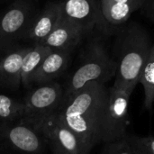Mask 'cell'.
<instances>
[{
    "mask_svg": "<svg viewBox=\"0 0 154 154\" xmlns=\"http://www.w3.org/2000/svg\"><path fill=\"white\" fill-rule=\"evenodd\" d=\"M109 89L104 83L89 82L75 95L63 98L55 111L58 117L91 150L102 143Z\"/></svg>",
    "mask_w": 154,
    "mask_h": 154,
    "instance_id": "obj_1",
    "label": "cell"
},
{
    "mask_svg": "<svg viewBox=\"0 0 154 154\" xmlns=\"http://www.w3.org/2000/svg\"><path fill=\"white\" fill-rule=\"evenodd\" d=\"M119 42L115 82L134 90L152 44L147 32L138 25L128 27Z\"/></svg>",
    "mask_w": 154,
    "mask_h": 154,
    "instance_id": "obj_2",
    "label": "cell"
},
{
    "mask_svg": "<svg viewBox=\"0 0 154 154\" xmlns=\"http://www.w3.org/2000/svg\"><path fill=\"white\" fill-rule=\"evenodd\" d=\"M117 64L106 52L100 42H94L87 50L81 65L71 75L64 88L63 98L69 97L89 82L106 84L116 76Z\"/></svg>",
    "mask_w": 154,
    "mask_h": 154,
    "instance_id": "obj_3",
    "label": "cell"
},
{
    "mask_svg": "<svg viewBox=\"0 0 154 154\" xmlns=\"http://www.w3.org/2000/svg\"><path fill=\"white\" fill-rule=\"evenodd\" d=\"M64 88L55 81L38 85L23 101L20 122L34 129L45 117L53 114L60 106Z\"/></svg>",
    "mask_w": 154,
    "mask_h": 154,
    "instance_id": "obj_4",
    "label": "cell"
},
{
    "mask_svg": "<svg viewBox=\"0 0 154 154\" xmlns=\"http://www.w3.org/2000/svg\"><path fill=\"white\" fill-rule=\"evenodd\" d=\"M134 90L118 83L109 88L106 108L102 143H109L126 136L129 99Z\"/></svg>",
    "mask_w": 154,
    "mask_h": 154,
    "instance_id": "obj_5",
    "label": "cell"
},
{
    "mask_svg": "<svg viewBox=\"0 0 154 154\" xmlns=\"http://www.w3.org/2000/svg\"><path fill=\"white\" fill-rule=\"evenodd\" d=\"M35 130L46 139L54 154H88L91 151L55 112L40 122Z\"/></svg>",
    "mask_w": 154,
    "mask_h": 154,
    "instance_id": "obj_6",
    "label": "cell"
},
{
    "mask_svg": "<svg viewBox=\"0 0 154 154\" xmlns=\"http://www.w3.org/2000/svg\"><path fill=\"white\" fill-rule=\"evenodd\" d=\"M36 13L24 0L13 3L0 15V51L5 52L23 39Z\"/></svg>",
    "mask_w": 154,
    "mask_h": 154,
    "instance_id": "obj_7",
    "label": "cell"
},
{
    "mask_svg": "<svg viewBox=\"0 0 154 154\" xmlns=\"http://www.w3.org/2000/svg\"><path fill=\"white\" fill-rule=\"evenodd\" d=\"M60 4L62 17L79 25L86 33L103 28L107 23L100 0H63Z\"/></svg>",
    "mask_w": 154,
    "mask_h": 154,
    "instance_id": "obj_8",
    "label": "cell"
},
{
    "mask_svg": "<svg viewBox=\"0 0 154 154\" xmlns=\"http://www.w3.org/2000/svg\"><path fill=\"white\" fill-rule=\"evenodd\" d=\"M62 17L61 4L50 3L40 13L36 14L23 38L36 44H42L44 40L56 28Z\"/></svg>",
    "mask_w": 154,
    "mask_h": 154,
    "instance_id": "obj_9",
    "label": "cell"
},
{
    "mask_svg": "<svg viewBox=\"0 0 154 154\" xmlns=\"http://www.w3.org/2000/svg\"><path fill=\"white\" fill-rule=\"evenodd\" d=\"M1 134L5 141L19 152L34 154L42 148L41 134L33 127L21 122L18 125L5 127Z\"/></svg>",
    "mask_w": 154,
    "mask_h": 154,
    "instance_id": "obj_10",
    "label": "cell"
},
{
    "mask_svg": "<svg viewBox=\"0 0 154 154\" xmlns=\"http://www.w3.org/2000/svg\"><path fill=\"white\" fill-rule=\"evenodd\" d=\"M86 34L85 31L77 23L61 17L56 28L42 42L51 50L71 51Z\"/></svg>",
    "mask_w": 154,
    "mask_h": 154,
    "instance_id": "obj_11",
    "label": "cell"
},
{
    "mask_svg": "<svg viewBox=\"0 0 154 154\" xmlns=\"http://www.w3.org/2000/svg\"><path fill=\"white\" fill-rule=\"evenodd\" d=\"M29 47H13L5 52L0 60V82L12 89L22 85V65Z\"/></svg>",
    "mask_w": 154,
    "mask_h": 154,
    "instance_id": "obj_12",
    "label": "cell"
},
{
    "mask_svg": "<svg viewBox=\"0 0 154 154\" xmlns=\"http://www.w3.org/2000/svg\"><path fill=\"white\" fill-rule=\"evenodd\" d=\"M70 51L52 50L43 60L40 68L34 74L32 85H42L54 81L67 69Z\"/></svg>",
    "mask_w": 154,
    "mask_h": 154,
    "instance_id": "obj_13",
    "label": "cell"
},
{
    "mask_svg": "<svg viewBox=\"0 0 154 154\" xmlns=\"http://www.w3.org/2000/svg\"><path fill=\"white\" fill-rule=\"evenodd\" d=\"M52 50L43 44H36L29 47V50L25 53L22 65V85L25 88L32 85V80L40 68L42 62L45 57Z\"/></svg>",
    "mask_w": 154,
    "mask_h": 154,
    "instance_id": "obj_14",
    "label": "cell"
},
{
    "mask_svg": "<svg viewBox=\"0 0 154 154\" xmlns=\"http://www.w3.org/2000/svg\"><path fill=\"white\" fill-rule=\"evenodd\" d=\"M102 13L107 23L121 24L137 10L133 0H100Z\"/></svg>",
    "mask_w": 154,
    "mask_h": 154,
    "instance_id": "obj_15",
    "label": "cell"
},
{
    "mask_svg": "<svg viewBox=\"0 0 154 154\" xmlns=\"http://www.w3.org/2000/svg\"><path fill=\"white\" fill-rule=\"evenodd\" d=\"M139 83L143 85L144 90V106L151 110L154 104V43L141 72Z\"/></svg>",
    "mask_w": 154,
    "mask_h": 154,
    "instance_id": "obj_16",
    "label": "cell"
},
{
    "mask_svg": "<svg viewBox=\"0 0 154 154\" xmlns=\"http://www.w3.org/2000/svg\"><path fill=\"white\" fill-rule=\"evenodd\" d=\"M23 113V102L0 94V123H11L20 120Z\"/></svg>",
    "mask_w": 154,
    "mask_h": 154,
    "instance_id": "obj_17",
    "label": "cell"
},
{
    "mask_svg": "<svg viewBox=\"0 0 154 154\" xmlns=\"http://www.w3.org/2000/svg\"><path fill=\"white\" fill-rule=\"evenodd\" d=\"M135 154H154V136H127Z\"/></svg>",
    "mask_w": 154,
    "mask_h": 154,
    "instance_id": "obj_18",
    "label": "cell"
},
{
    "mask_svg": "<svg viewBox=\"0 0 154 154\" xmlns=\"http://www.w3.org/2000/svg\"><path fill=\"white\" fill-rule=\"evenodd\" d=\"M101 154H135V152L126 135L118 140L106 143Z\"/></svg>",
    "mask_w": 154,
    "mask_h": 154,
    "instance_id": "obj_19",
    "label": "cell"
},
{
    "mask_svg": "<svg viewBox=\"0 0 154 154\" xmlns=\"http://www.w3.org/2000/svg\"><path fill=\"white\" fill-rule=\"evenodd\" d=\"M133 1H134V5H135L136 8L139 9L140 7H142V6L143 5V4L145 3L146 0H133Z\"/></svg>",
    "mask_w": 154,
    "mask_h": 154,
    "instance_id": "obj_20",
    "label": "cell"
},
{
    "mask_svg": "<svg viewBox=\"0 0 154 154\" xmlns=\"http://www.w3.org/2000/svg\"><path fill=\"white\" fill-rule=\"evenodd\" d=\"M150 15L154 22V0H152L150 4Z\"/></svg>",
    "mask_w": 154,
    "mask_h": 154,
    "instance_id": "obj_21",
    "label": "cell"
}]
</instances>
